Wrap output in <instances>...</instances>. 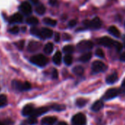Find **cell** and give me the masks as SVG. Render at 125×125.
<instances>
[{
  "label": "cell",
  "instance_id": "1",
  "mask_svg": "<svg viewBox=\"0 0 125 125\" xmlns=\"http://www.w3.org/2000/svg\"><path fill=\"white\" fill-rule=\"evenodd\" d=\"M30 60L32 64L39 67H44L48 62V59L43 54L34 55L30 57Z\"/></svg>",
  "mask_w": 125,
  "mask_h": 125
},
{
  "label": "cell",
  "instance_id": "2",
  "mask_svg": "<svg viewBox=\"0 0 125 125\" xmlns=\"http://www.w3.org/2000/svg\"><path fill=\"white\" fill-rule=\"evenodd\" d=\"M91 69L94 74H98L105 72L107 69V66L100 60H95L93 62Z\"/></svg>",
  "mask_w": 125,
  "mask_h": 125
},
{
  "label": "cell",
  "instance_id": "3",
  "mask_svg": "<svg viewBox=\"0 0 125 125\" xmlns=\"http://www.w3.org/2000/svg\"><path fill=\"white\" fill-rule=\"evenodd\" d=\"M83 24L87 28H90L92 30H98L102 27V21L98 17H95L91 21L85 20L84 21Z\"/></svg>",
  "mask_w": 125,
  "mask_h": 125
},
{
  "label": "cell",
  "instance_id": "4",
  "mask_svg": "<svg viewBox=\"0 0 125 125\" xmlns=\"http://www.w3.org/2000/svg\"><path fill=\"white\" fill-rule=\"evenodd\" d=\"M12 86L14 89L18 90L19 91H28L31 88V85L28 82L22 83L18 80H13L12 82Z\"/></svg>",
  "mask_w": 125,
  "mask_h": 125
},
{
  "label": "cell",
  "instance_id": "5",
  "mask_svg": "<svg viewBox=\"0 0 125 125\" xmlns=\"http://www.w3.org/2000/svg\"><path fill=\"white\" fill-rule=\"evenodd\" d=\"M72 122L73 125H86L87 120L85 115L83 113H79L72 117Z\"/></svg>",
  "mask_w": 125,
  "mask_h": 125
},
{
  "label": "cell",
  "instance_id": "6",
  "mask_svg": "<svg viewBox=\"0 0 125 125\" xmlns=\"http://www.w3.org/2000/svg\"><path fill=\"white\" fill-rule=\"evenodd\" d=\"M94 47V43L91 41H81L77 46L79 52H83L91 50Z\"/></svg>",
  "mask_w": 125,
  "mask_h": 125
},
{
  "label": "cell",
  "instance_id": "7",
  "mask_svg": "<svg viewBox=\"0 0 125 125\" xmlns=\"http://www.w3.org/2000/svg\"><path fill=\"white\" fill-rule=\"evenodd\" d=\"M119 91L117 88H109L102 96V99L104 101H109L111 100L118 96Z\"/></svg>",
  "mask_w": 125,
  "mask_h": 125
},
{
  "label": "cell",
  "instance_id": "8",
  "mask_svg": "<svg viewBox=\"0 0 125 125\" xmlns=\"http://www.w3.org/2000/svg\"><path fill=\"white\" fill-rule=\"evenodd\" d=\"M98 43H99V44H100L103 46L110 48V47L114 46L115 41L114 40H113L112 38L107 37V36H104V37L100 38L98 40Z\"/></svg>",
  "mask_w": 125,
  "mask_h": 125
},
{
  "label": "cell",
  "instance_id": "9",
  "mask_svg": "<svg viewBox=\"0 0 125 125\" xmlns=\"http://www.w3.org/2000/svg\"><path fill=\"white\" fill-rule=\"evenodd\" d=\"M20 10L26 16H29L32 13V6L28 2H24L20 5Z\"/></svg>",
  "mask_w": 125,
  "mask_h": 125
},
{
  "label": "cell",
  "instance_id": "10",
  "mask_svg": "<svg viewBox=\"0 0 125 125\" xmlns=\"http://www.w3.org/2000/svg\"><path fill=\"white\" fill-rule=\"evenodd\" d=\"M52 36H53V31L51 29L44 27L40 30V38L41 39L50 38Z\"/></svg>",
  "mask_w": 125,
  "mask_h": 125
},
{
  "label": "cell",
  "instance_id": "11",
  "mask_svg": "<svg viewBox=\"0 0 125 125\" xmlns=\"http://www.w3.org/2000/svg\"><path fill=\"white\" fill-rule=\"evenodd\" d=\"M34 110H35V108H34L33 104H26L23 107L21 113H22V115L24 116H31L34 112Z\"/></svg>",
  "mask_w": 125,
  "mask_h": 125
},
{
  "label": "cell",
  "instance_id": "12",
  "mask_svg": "<svg viewBox=\"0 0 125 125\" xmlns=\"http://www.w3.org/2000/svg\"><path fill=\"white\" fill-rule=\"evenodd\" d=\"M57 121V118L55 116H46L42 118V125H54Z\"/></svg>",
  "mask_w": 125,
  "mask_h": 125
},
{
  "label": "cell",
  "instance_id": "13",
  "mask_svg": "<svg viewBox=\"0 0 125 125\" xmlns=\"http://www.w3.org/2000/svg\"><path fill=\"white\" fill-rule=\"evenodd\" d=\"M23 21V16L21 13H16L13 14L9 19V21L10 24H15V23H21Z\"/></svg>",
  "mask_w": 125,
  "mask_h": 125
},
{
  "label": "cell",
  "instance_id": "14",
  "mask_svg": "<svg viewBox=\"0 0 125 125\" xmlns=\"http://www.w3.org/2000/svg\"><path fill=\"white\" fill-rule=\"evenodd\" d=\"M41 48V43L36 41H31L28 45V51L31 52H35Z\"/></svg>",
  "mask_w": 125,
  "mask_h": 125
},
{
  "label": "cell",
  "instance_id": "15",
  "mask_svg": "<svg viewBox=\"0 0 125 125\" xmlns=\"http://www.w3.org/2000/svg\"><path fill=\"white\" fill-rule=\"evenodd\" d=\"M118 79V73L116 72H114L113 74H110L109 76H107V77L106 78V83L107 84L112 85L113 83H115Z\"/></svg>",
  "mask_w": 125,
  "mask_h": 125
},
{
  "label": "cell",
  "instance_id": "16",
  "mask_svg": "<svg viewBox=\"0 0 125 125\" xmlns=\"http://www.w3.org/2000/svg\"><path fill=\"white\" fill-rule=\"evenodd\" d=\"M48 110H49L48 107H41L35 109L32 115H33V116L37 118L38 116H40V115H41L43 114H45Z\"/></svg>",
  "mask_w": 125,
  "mask_h": 125
},
{
  "label": "cell",
  "instance_id": "17",
  "mask_svg": "<svg viewBox=\"0 0 125 125\" xmlns=\"http://www.w3.org/2000/svg\"><path fill=\"white\" fill-rule=\"evenodd\" d=\"M103 107H104V102L102 100H97V101H96L92 104V106H91V110H93L94 112H98Z\"/></svg>",
  "mask_w": 125,
  "mask_h": 125
},
{
  "label": "cell",
  "instance_id": "18",
  "mask_svg": "<svg viewBox=\"0 0 125 125\" xmlns=\"http://www.w3.org/2000/svg\"><path fill=\"white\" fill-rule=\"evenodd\" d=\"M52 60L53 62L55 65H60L61 63V61H62V54L60 52L57 51L56 52V53L54 54L53 57H52Z\"/></svg>",
  "mask_w": 125,
  "mask_h": 125
},
{
  "label": "cell",
  "instance_id": "19",
  "mask_svg": "<svg viewBox=\"0 0 125 125\" xmlns=\"http://www.w3.org/2000/svg\"><path fill=\"white\" fill-rule=\"evenodd\" d=\"M108 32L112 35H113L114 37H116V38H119L120 35H121V33L118 30V29L115 27V26H111L108 28Z\"/></svg>",
  "mask_w": 125,
  "mask_h": 125
},
{
  "label": "cell",
  "instance_id": "20",
  "mask_svg": "<svg viewBox=\"0 0 125 125\" xmlns=\"http://www.w3.org/2000/svg\"><path fill=\"white\" fill-rule=\"evenodd\" d=\"M92 57V54L91 52H86L85 54H83L80 58H79V60L83 62H86L88 61H89L91 60Z\"/></svg>",
  "mask_w": 125,
  "mask_h": 125
},
{
  "label": "cell",
  "instance_id": "21",
  "mask_svg": "<svg viewBox=\"0 0 125 125\" xmlns=\"http://www.w3.org/2000/svg\"><path fill=\"white\" fill-rule=\"evenodd\" d=\"M72 71H73V72H74L76 75H77V76H81V75H83V73H84V69H83V67H82L81 66H77L74 67Z\"/></svg>",
  "mask_w": 125,
  "mask_h": 125
},
{
  "label": "cell",
  "instance_id": "22",
  "mask_svg": "<svg viewBox=\"0 0 125 125\" xmlns=\"http://www.w3.org/2000/svg\"><path fill=\"white\" fill-rule=\"evenodd\" d=\"M87 103H88V100L85 99H83V98H78L75 102L76 105L78 107H83Z\"/></svg>",
  "mask_w": 125,
  "mask_h": 125
},
{
  "label": "cell",
  "instance_id": "23",
  "mask_svg": "<svg viewBox=\"0 0 125 125\" xmlns=\"http://www.w3.org/2000/svg\"><path fill=\"white\" fill-rule=\"evenodd\" d=\"M53 49H54V46H53V44L52 43H47L45 46H44V52L46 54H50L52 52H53Z\"/></svg>",
  "mask_w": 125,
  "mask_h": 125
},
{
  "label": "cell",
  "instance_id": "24",
  "mask_svg": "<svg viewBox=\"0 0 125 125\" xmlns=\"http://www.w3.org/2000/svg\"><path fill=\"white\" fill-rule=\"evenodd\" d=\"M26 21H27V23L28 24H30V25H33V26H35V25H36V24H38V19L37 18L34 17V16L28 17V18L27 19Z\"/></svg>",
  "mask_w": 125,
  "mask_h": 125
},
{
  "label": "cell",
  "instance_id": "25",
  "mask_svg": "<svg viewBox=\"0 0 125 125\" xmlns=\"http://www.w3.org/2000/svg\"><path fill=\"white\" fill-rule=\"evenodd\" d=\"M62 51L66 54H72L74 52V47L72 45H66L62 48Z\"/></svg>",
  "mask_w": 125,
  "mask_h": 125
},
{
  "label": "cell",
  "instance_id": "26",
  "mask_svg": "<svg viewBox=\"0 0 125 125\" xmlns=\"http://www.w3.org/2000/svg\"><path fill=\"white\" fill-rule=\"evenodd\" d=\"M35 12L38 14V15H43L46 12V8L44 7V5H38L36 8H35Z\"/></svg>",
  "mask_w": 125,
  "mask_h": 125
},
{
  "label": "cell",
  "instance_id": "27",
  "mask_svg": "<svg viewBox=\"0 0 125 125\" xmlns=\"http://www.w3.org/2000/svg\"><path fill=\"white\" fill-rule=\"evenodd\" d=\"M8 104V98L5 94L0 95V107H3Z\"/></svg>",
  "mask_w": 125,
  "mask_h": 125
},
{
  "label": "cell",
  "instance_id": "28",
  "mask_svg": "<svg viewBox=\"0 0 125 125\" xmlns=\"http://www.w3.org/2000/svg\"><path fill=\"white\" fill-rule=\"evenodd\" d=\"M63 61H64V63L66 66H71L73 62V57L71 55L67 54L63 57Z\"/></svg>",
  "mask_w": 125,
  "mask_h": 125
},
{
  "label": "cell",
  "instance_id": "29",
  "mask_svg": "<svg viewBox=\"0 0 125 125\" xmlns=\"http://www.w3.org/2000/svg\"><path fill=\"white\" fill-rule=\"evenodd\" d=\"M43 22H44V24L49 25V26H52V27H54L57 24V21L52 19L50 18H45L43 19Z\"/></svg>",
  "mask_w": 125,
  "mask_h": 125
},
{
  "label": "cell",
  "instance_id": "30",
  "mask_svg": "<svg viewBox=\"0 0 125 125\" xmlns=\"http://www.w3.org/2000/svg\"><path fill=\"white\" fill-rule=\"evenodd\" d=\"M51 108L56 111H62L66 109V107L65 105H61V104H53L51 107Z\"/></svg>",
  "mask_w": 125,
  "mask_h": 125
},
{
  "label": "cell",
  "instance_id": "31",
  "mask_svg": "<svg viewBox=\"0 0 125 125\" xmlns=\"http://www.w3.org/2000/svg\"><path fill=\"white\" fill-rule=\"evenodd\" d=\"M27 124L29 125H35V124H37L38 121H37L36 117H35L33 115H31V116H29V118L27 119Z\"/></svg>",
  "mask_w": 125,
  "mask_h": 125
},
{
  "label": "cell",
  "instance_id": "32",
  "mask_svg": "<svg viewBox=\"0 0 125 125\" xmlns=\"http://www.w3.org/2000/svg\"><path fill=\"white\" fill-rule=\"evenodd\" d=\"M30 32H31L32 35L40 38V30L38 28H37V27H32V28H31Z\"/></svg>",
  "mask_w": 125,
  "mask_h": 125
},
{
  "label": "cell",
  "instance_id": "33",
  "mask_svg": "<svg viewBox=\"0 0 125 125\" xmlns=\"http://www.w3.org/2000/svg\"><path fill=\"white\" fill-rule=\"evenodd\" d=\"M95 54H96V55L98 57H99V58H104V52L102 51V49H97L96 50Z\"/></svg>",
  "mask_w": 125,
  "mask_h": 125
},
{
  "label": "cell",
  "instance_id": "34",
  "mask_svg": "<svg viewBox=\"0 0 125 125\" xmlns=\"http://www.w3.org/2000/svg\"><path fill=\"white\" fill-rule=\"evenodd\" d=\"M19 27L17 26H14L9 30V32H10L12 34H17V33H19Z\"/></svg>",
  "mask_w": 125,
  "mask_h": 125
},
{
  "label": "cell",
  "instance_id": "35",
  "mask_svg": "<svg viewBox=\"0 0 125 125\" xmlns=\"http://www.w3.org/2000/svg\"><path fill=\"white\" fill-rule=\"evenodd\" d=\"M16 45L18 49L21 50L24 48V41H20L16 43Z\"/></svg>",
  "mask_w": 125,
  "mask_h": 125
},
{
  "label": "cell",
  "instance_id": "36",
  "mask_svg": "<svg viewBox=\"0 0 125 125\" xmlns=\"http://www.w3.org/2000/svg\"><path fill=\"white\" fill-rule=\"evenodd\" d=\"M114 47L116 49V50H117L118 52H120V51H121V49H122V45H121V43H119L118 41H115V45H114Z\"/></svg>",
  "mask_w": 125,
  "mask_h": 125
},
{
  "label": "cell",
  "instance_id": "37",
  "mask_svg": "<svg viewBox=\"0 0 125 125\" xmlns=\"http://www.w3.org/2000/svg\"><path fill=\"white\" fill-rule=\"evenodd\" d=\"M52 78L54 79H57V77H58V73H57V71L56 69H53L52 72Z\"/></svg>",
  "mask_w": 125,
  "mask_h": 125
},
{
  "label": "cell",
  "instance_id": "38",
  "mask_svg": "<svg viewBox=\"0 0 125 125\" xmlns=\"http://www.w3.org/2000/svg\"><path fill=\"white\" fill-rule=\"evenodd\" d=\"M76 24H77V21L76 20H72L69 23V26L70 27H73L76 26Z\"/></svg>",
  "mask_w": 125,
  "mask_h": 125
},
{
  "label": "cell",
  "instance_id": "39",
  "mask_svg": "<svg viewBox=\"0 0 125 125\" xmlns=\"http://www.w3.org/2000/svg\"><path fill=\"white\" fill-rule=\"evenodd\" d=\"M60 34L58 33V32H56L55 34H54V41H55V42H59L60 41Z\"/></svg>",
  "mask_w": 125,
  "mask_h": 125
},
{
  "label": "cell",
  "instance_id": "40",
  "mask_svg": "<svg viewBox=\"0 0 125 125\" xmlns=\"http://www.w3.org/2000/svg\"><path fill=\"white\" fill-rule=\"evenodd\" d=\"M120 60L122 61V62H125V52H123L121 55H120V57H119Z\"/></svg>",
  "mask_w": 125,
  "mask_h": 125
},
{
  "label": "cell",
  "instance_id": "41",
  "mask_svg": "<svg viewBox=\"0 0 125 125\" xmlns=\"http://www.w3.org/2000/svg\"><path fill=\"white\" fill-rule=\"evenodd\" d=\"M49 4L51 5H56L57 4V0H49Z\"/></svg>",
  "mask_w": 125,
  "mask_h": 125
},
{
  "label": "cell",
  "instance_id": "42",
  "mask_svg": "<svg viewBox=\"0 0 125 125\" xmlns=\"http://www.w3.org/2000/svg\"><path fill=\"white\" fill-rule=\"evenodd\" d=\"M56 125H68V124L66 123L65 121H60V122L57 123V124H56Z\"/></svg>",
  "mask_w": 125,
  "mask_h": 125
},
{
  "label": "cell",
  "instance_id": "43",
  "mask_svg": "<svg viewBox=\"0 0 125 125\" xmlns=\"http://www.w3.org/2000/svg\"><path fill=\"white\" fill-rule=\"evenodd\" d=\"M30 2L34 5H37L38 3V0H30Z\"/></svg>",
  "mask_w": 125,
  "mask_h": 125
},
{
  "label": "cell",
  "instance_id": "44",
  "mask_svg": "<svg viewBox=\"0 0 125 125\" xmlns=\"http://www.w3.org/2000/svg\"><path fill=\"white\" fill-rule=\"evenodd\" d=\"M121 87L125 90V78L124 79L123 82H122V84H121Z\"/></svg>",
  "mask_w": 125,
  "mask_h": 125
},
{
  "label": "cell",
  "instance_id": "45",
  "mask_svg": "<svg viewBox=\"0 0 125 125\" xmlns=\"http://www.w3.org/2000/svg\"><path fill=\"white\" fill-rule=\"evenodd\" d=\"M123 41H124V46L125 47V35H124V37H123Z\"/></svg>",
  "mask_w": 125,
  "mask_h": 125
},
{
  "label": "cell",
  "instance_id": "46",
  "mask_svg": "<svg viewBox=\"0 0 125 125\" xmlns=\"http://www.w3.org/2000/svg\"><path fill=\"white\" fill-rule=\"evenodd\" d=\"M0 125H4V124H2V123H0Z\"/></svg>",
  "mask_w": 125,
  "mask_h": 125
},
{
  "label": "cell",
  "instance_id": "47",
  "mask_svg": "<svg viewBox=\"0 0 125 125\" xmlns=\"http://www.w3.org/2000/svg\"><path fill=\"white\" fill-rule=\"evenodd\" d=\"M124 27H125V22H124Z\"/></svg>",
  "mask_w": 125,
  "mask_h": 125
}]
</instances>
